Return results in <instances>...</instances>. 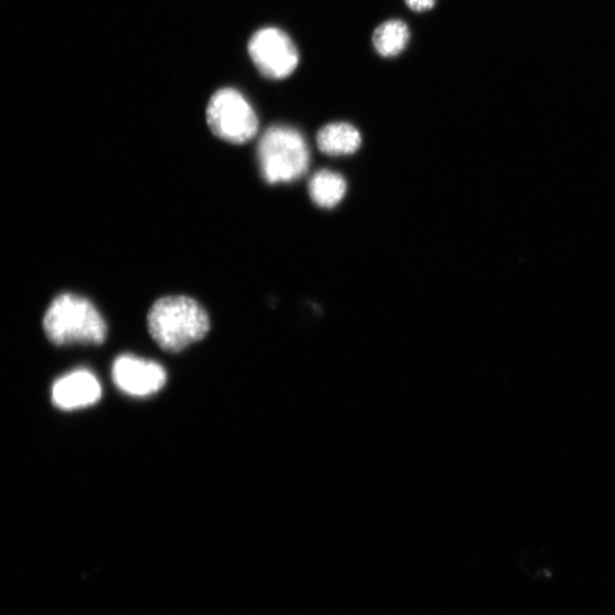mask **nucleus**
<instances>
[{"mask_svg": "<svg viewBox=\"0 0 615 615\" xmlns=\"http://www.w3.org/2000/svg\"><path fill=\"white\" fill-rule=\"evenodd\" d=\"M148 325L158 346L167 353L177 354L206 338L210 330V318L197 300L170 296L152 306Z\"/></svg>", "mask_w": 615, "mask_h": 615, "instance_id": "1", "label": "nucleus"}, {"mask_svg": "<svg viewBox=\"0 0 615 615\" xmlns=\"http://www.w3.org/2000/svg\"><path fill=\"white\" fill-rule=\"evenodd\" d=\"M42 326L47 338L57 346H100L108 336L107 323L98 308L72 294H63L52 301Z\"/></svg>", "mask_w": 615, "mask_h": 615, "instance_id": "2", "label": "nucleus"}, {"mask_svg": "<svg viewBox=\"0 0 615 615\" xmlns=\"http://www.w3.org/2000/svg\"><path fill=\"white\" fill-rule=\"evenodd\" d=\"M258 163L269 183L292 182L309 168L310 155L304 136L288 126H274L261 137Z\"/></svg>", "mask_w": 615, "mask_h": 615, "instance_id": "3", "label": "nucleus"}, {"mask_svg": "<svg viewBox=\"0 0 615 615\" xmlns=\"http://www.w3.org/2000/svg\"><path fill=\"white\" fill-rule=\"evenodd\" d=\"M207 121L218 138L236 146L248 143L259 129L254 108L240 91L232 88L214 93L207 109Z\"/></svg>", "mask_w": 615, "mask_h": 615, "instance_id": "4", "label": "nucleus"}, {"mask_svg": "<svg viewBox=\"0 0 615 615\" xmlns=\"http://www.w3.org/2000/svg\"><path fill=\"white\" fill-rule=\"evenodd\" d=\"M249 54L260 73L272 80L288 78L299 63L295 42L276 28L257 31L250 39Z\"/></svg>", "mask_w": 615, "mask_h": 615, "instance_id": "5", "label": "nucleus"}, {"mask_svg": "<svg viewBox=\"0 0 615 615\" xmlns=\"http://www.w3.org/2000/svg\"><path fill=\"white\" fill-rule=\"evenodd\" d=\"M112 375L116 386L132 397H149L167 383V371L160 364L128 355L116 359Z\"/></svg>", "mask_w": 615, "mask_h": 615, "instance_id": "6", "label": "nucleus"}, {"mask_svg": "<svg viewBox=\"0 0 615 615\" xmlns=\"http://www.w3.org/2000/svg\"><path fill=\"white\" fill-rule=\"evenodd\" d=\"M102 397V387L90 371L80 369L60 378L52 389L53 404L65 410L92 406Z\"/></svg>", "mask_w": 615, "mask_h": 615, "instance_id": "7", "label": "nucleus"}, {"mask_svg": "<svg viewBox=\"0 0 615 615\" xmlns=\"http://www.w3.org/2000/svg\"><path fill=\"white\" fill-rule=\"evenodd\" d=\"M317 143L320 151L328 156H347L360 148L361 136L349 123H330L318 132Z\"/></svg>", "mask_w": 615, "mask_h": 615, "instance_id": "8", "label": "nucleus"}, {"mask_svg": "<svg viewBox=\"0 0 615 615\" xmlns=\"http://www.w3.org/2000/svg\"><path fill=\"white\" fill-rule=\"evenodd\" d=\"M347 194L345 178L334 171L321 170L309 182L311 200L320 208L330 209L337 207Z\"/></svg>", "mask_w": 615, "mask_h": 615, "instance_id": "9", "label": "nucleus"}, {"mask_svg": "<svg viewBox=\"0 0 615 615\" xmlns=\"http://www.w3.org/2000/svg\"><path fill=\"white\" fill-rule=\"evenodd\" d=\"M409 38L407 24L400 20H391L377 27L373 34V43L378 54L393 58L406 49Z\"/></svg>", "mask_w": 615, "mask_h": 615, "instance_id": "10", "label": "nucleus"}, {"mask_svg": "<svg viewBox=\"0 0 615 615\" xmlns=\"http://www.w3.org/2000/svg\"><path fill=\"white\" fill-rule=\"evenodd\" d=\"M405 2L409 9L416 12L429 11L436 4V0H405Z\"/></svg>", "mask_w": 615, "mask_h": 615, "instance_id": "11", "label": "nucleus"}]
</instances>
